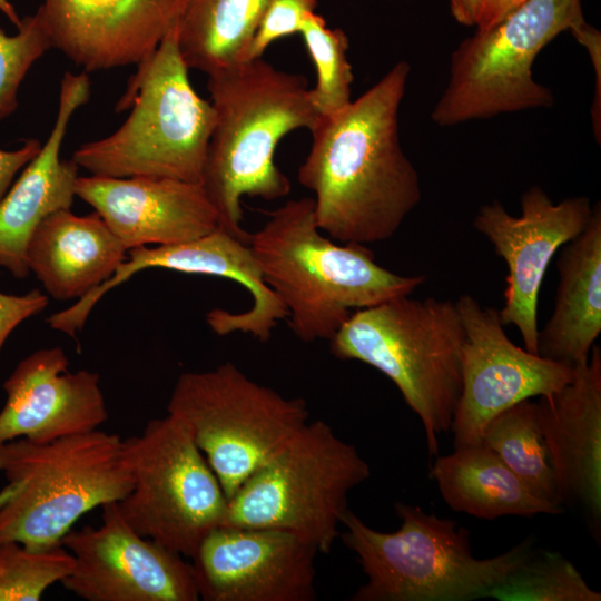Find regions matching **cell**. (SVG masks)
Instances as JSON below:
<instances>
[{
    "label": "cell",
    "instance_id": "cell-4",
    "mask_svg": "<svg viewBox=\"0 0 601 601\" xmlns=\"http://www.w3.org/2000/svg\"><path fill=\"white\" fill-rule=\"evenodd\" d=\"M116 110L131 107L111 135L80 146L72 160L90 175L203 181L215 110L190 83L178 22L137 65Z\"/></svg>",
    "mask_w": 601,
    "mask_h": 601
},
{
    "label": "cell",
    "instance_id": "cell-12",
    "mask_svg": "<svg viewBox=\"0 0 601 601\" xmlns=\"http://www.w3.org/2000/svg\"><path fill=\"white\" fill-rule=\"evenodd\" d=\"M149 268L224 277L244 286L253 299L247 311L214 308L206 314L208 326L219 336L239 332L266 342L278 322L288 316L279 296L265 282L249 245L217 227L196 239L129 249L125 262L108 280L69 307L51 314L48 325L76 338L92 308L109 290Z\"/></svg>",
    "mask_w": 601,
    "mask_h": 601
},
{
    "label": "cell",
    "instance_id": "cell-1",
    "mask_svg": "<svg viewBox=\"0 0 601 601\" xmlns=\"http://www.w3.org/2000/svg\"><path fill=\"white\" fill-rule=\"evenodd\" d=\"M411 67L396 62L343 109L311 131L298 183L314 194L318 228L342 244L390 239L420 204V176L405 155L400 107Z\"/></svg>",
    "mask_w": 601,
    "mask_h": 601
},
{
    "label": "cell",
    "instance_id": "cell-16",
    "mask_svg": "<svg viewBox=\"0 0 601 601\" xmlns=\"http://www.w3.org/2000/svg\"><path fill=\"white\" fill-rule=\"evenodd\" d=\"M315 545L287 531L219 525L193 555L205 601H313Z\"/></svg>",
    "mask_w": 601,
    "mask_h": 601
},
{
    "label": "cell",
    "instance_id": "cell-32",
    "mask_svg": "<svg viewBox=\"0 0 601 601\" xmlns=\"http://www.w3.org/2000/svg\"><path fill=\"white\" fill-rule=\"evenodd\" d=\"M48 303L47 294L38 289L23 295L0 292V352L12 331L23 321L42 312Z\"/></svg>",
    "mask_w": 601,
    "mask_h": 601
},
{
    "label": "cell",
    "instance_id": "cell-19",
    "mask_svg": "<svg viewBox=\"0 0 601 601\" xmlns=\"http://www.w3.org/2000/svg\"><path fill=\"white\" fill-rule=\"evenodd\" d=\"M75 194L129 250L201 237L218 227L204 186L171 178L78 176Z\"/></svg>",
    "mask_w": 601,
    "mask_h": 601
},
{
    "label": "cell",
    "instance_id": "cell-5",
    "mask_svg": "<svg viewBox=\"0 0 601 601\" xmlns=\"http://www.w3.org/2000/svg\"><path fill=\"white\" fill-rule=\"evenodd\" d=\"M464 341L455 302L407 295L354 311L329 339V351L387 376L421 420L430 454L437 455L461 394Z\"/></svg>",
    "mask_w": 601,
    "mask_h": 601
},
{
    "label": "cell",
    "instance_id": "cell-22",
    "mask_svg": "<svg viewBox=\"0 0 601 601\" xmlns=\"http://www.w3.org/2000/svg\"><path fill=\"white\" fill-rule=\"evenodd\" d=\"M127 253L96 211L78 216L60 209L33 231L27 264L52 298L78 300L108 280Z\"/></svg>",
    "mask_w": 601,
    "mask_h": 601
},
{
    "label": "cell",
    "instance_id": "cell-17",
    "mask_svg": "<svg viewBox=\"0 0 601 601\" xmlns=\"http://www.w3.org/2000/svg\"><path fill=\"white\" fill-rule=\"evenodd\" d=\"M188 0H43L57 48L85 71L138 65L178 22Z\"/></svg>",
    "mask_w": 601,
    "mask_h": 601
},
{
    "label": "cell",
    "instance_id": "cell-24",
    "mask_svg": "<svg viewBox=\"0 0 601 601\" xmlns=\"http://www.w3.org/2000/svg\"><path fill=\"white\" fill-rule=\"evenodd\" d=\"M430 475L453 511L477 519L563 512L561 506L534 494L482 443L455 446L452 453L437 456Z\"/></svg>",
    "mask_w": 601,
    "mask_h": 601
},
{
    "label": "cell",
    "instance_id": "cell-26",
    "mask_svg": "<svg viewBox=\"0 0 601 601\" xmlns=\"http://www.w3.org/2000/svg\"><path fill=\"white\" fill-rule=\"evenodd\" d=\"M538 496L563 508L541 433L538 403L521 401L495 415L481 442Z\"/></svg>",
    "mask_w": 601,
    "mask_h": 601
},
{
    "label": "cell",
    "instance_id": "cell-28",
    "mask_svg": "<svg viewBox=\"0 0 601 601\" xmlns=\"http://www.w3.org/2000/svg\"><path fill=\"white\" fill-rule=\"evenodd\" d=\"M299 33L316 72L315 86L309 89L312 101L321 116L332 115L352 101L348 37L342 29L329 28L316 12L306 18Z\"/></svg>",
    "mask_w": 601,
    "mask_h": 601
},
{
    "label": "cell",
    "instance_id": "cell-15",
    "mask_svg": "<svg viewBox=\"0 0 601 601\" xmlns=\"http://www.w3.org/2000/svg\"><path fill=\"white\" fill-rule=\"evenodd\" d=\"M592 210L585 196L553 203L541 187L532 186L521 196L520 216L494 200L481 206L474 217V228L508 266L500 319L519 329L530 353L538 354V300L546 268L555 253L585 228Z\"/></svg>",
    "mask_w": 601,
    "mask_h": 601
},
{
    "label": "cell",
    "instance_id": "cell-29",
    "mask_svg": "<svg viewBox=\"0 0 601 601\" xmlns=\"http://www.w3.org/2000/svg\"><path fill=\"white\" fill-rule=\"evenodd\" d=\"M73 558L61 544L36 550L17 542L0 544V601H38L71 571Z\"/></svg>",
    "mask_w": 601,
    "mask_h": 601
},
{
    "label": "cell",
    "instance_id": "cell-21",
    "mask_svg": "<svg viewBox=\"0 0 601 601\" xmlns=\"http://www.w3.org/2000/svg\"><path fill=\"white\" fill-rule=\"evenodd\" d=\"M90 97L86 72L67 71L60 82L55 124L39 154L23 168L0 200V266L17 278L30 274L28 243L50 214L70 209L79 167L60 159V150L72 115Z\"/></svg>",
    "mask_w": 601,
    "mask_h": 601
},
{
    "label": "cell",
    "instance_id": "cell-7",
    "mask_svg": "<svg viewBox=\"0 0 601 601\" xmlns=\"http://www.w3.org/2000/svg\"><path fill=\"white\" fill-rule=\"evenodd\" d=\"M0 473L20 484L0 508V544L36 550L60 545L83 514L132 487L125 440L99 428L47 443H3Z\"/></svg>",
    "mask_w": 601,
    "mask_h": 601
},
{
    "label": "cell",
    "instance_id": "cell-14",
    "mask_svg": "<svg viewBox=\"0 0 601 601\" xmlns=\"http://www.w3.org/2000/svg\"><path fill=\"white\" fill-rule=\"evenodd\" d=\"M61 545L73 558L61 584L87 601L199 600L191 563L136 532L116 502L102 506L99 526L70 530Z\"/></svg>",
    "mask_w": 601,
    "mask_h": 601
},
{
    "label": "cell",
    "instance_id": "cell-31",
    "mask_svg": "<svg viewBox=\"0 0 601 601\" xmlns=\"http://www.w3.org/2000/svg\"><path fill=\"white\" fill-rule=\"evenodd\" d=\"M316 7L317 0H268L250 43L248 60L262 58L280 38L299 33Z\"/></svg>",
    "mask_w": 601,
    "mask_h": 601
},
{
    "label": "cell",
    "instance_id": "cell-11",
    "mask_svg": "<svg viewBox=\"0 0 601 601\" xmlns=\"http://www.w3.org/2000/svg\"><path fill=\"white\" fill-rule=\"evenodd\" d=\"M125 451L132 487L118 512L140 535L191 559L223 524L228 502L204 454L169 414L126 439Z\"/></svg>",
    "mask_w": 601,
    "mask_h": 601
},
{
    "label": "cell",
    "instance_id": "cell-13",
    "mask_svg": "<svg viewBox=\"0 0 601 601\" xmlns=\"http://www.w3.org/2000/svg\"><path fill=\"white\" fill-rule=\"evenodd\" d=\"M455 303L465 341L461 394L451 424L454 447L480 443L495 415L521 401L551 395L574 377V367L516 346L497 309L471 295H462Z\"/></svg>",
    "mask_w": 601,
    "mask_h": 601
},
{
    "label": "cell",
    "instance_id": "cell-3",
    "mask_svg": "<svg viewBox=\"0 0 601 601\" xmlns=\"http://www.w3.org/2000/svg\"><path fill=\"white\" fill-rule=\"evenodd\" d=\"M316 224L314 199H292L268 213L248 245L267 285L288 312V326L305 343L329 341L353 311L407 296L424 275L393 273L362 244L338 245Z\"/></svg>",
    "mask_w": 601,
    "mask_h": 601
},
{
    "label": "cell",
    "instance_id": "cell-27",
    "mask_svg": "<svg viewBox=\"0 0 601 601\" xmlns=\"http://www.w3.org/2000/svg\"><path fill=\"white\" fill-rule=\"evenodd\" d=\"M487 598L500 601H600L571 561L556 552L531 551Z\"/></svg>",
    "mask_w": 601,
    "mask_h": 601
},
{
    "label": "cell",
    "instance_id": "cell-6",
    "mask_svg": "<svg viewBox=\"0 0 601 601\" xmlns=\"http://www.w3.org/2000/svg\"><path fill=\"white\" fill-rule=\"evenodd\" d=\"M402 523L377 531L353 511L342 518L339 534L366 575L351 601H471L487 598L530 554L525 540L487 559L473 555L470 533L456 522L395 503Z\"/></svg>",
    "mask_w": 601,
    "mask_h": 601
},
{
    "label": "cell",
    "instance_id": "cell-20",
    "mask_svg": "<svg viewBox=\"0 0 601 601\" xmlns=\"http://www.w3.org/2000/svg\"><path fill=\"white\" fill-rule=\"evenodd\" d=\"M541 433L561 504L582 511L592 531L601 524V351L574 367L573 380L536 402Z\"/></svg>",
    "mask_w": 601,
    "mask_h": 601
},
{
    "label": "cell",
    "instance_id": "cell-36",
    "mask_svg": "<svg viewBox=\"0 0 601 601\" xmlns=\"http://www.w3.org/2000/svg\"><path fill=\"white\" fill-rule=\"evenodd\" d=\"M0 10L17 28L20 26L21 19L9 0H0Z\"/></svg>",
    "mask_w": 601,
    "mask_h": 601
},
{
    "label": "cell",
    "instance_id": "cell-33",
    "mask_svg": "<svg viewBox=\"0 0 601 601\" xmlns=\"http://www.w3.org/2000/svg\"><path fill=\"white\" fill-rule=\"evenodd\" d=\"M41 146L39 140L28 139L19 149H0V200L12 185L16 175L39 154Z\"/></svg>",
    "mask_w": 601,
    "mask_h": 601
},
{
    "label": "cell",
    "instance_id": "cell-18",
    "mask_svg": "<svg viewBox=\"0 0 601 601\" xmlns=\"http://www.w3.org/2000/svg\"><path fill=\"white\" fill-rule=\"evenodd\" d=\"M3 390L0 445L17 439L47 443L97 430L108 418L99 374L69 371V359L59 346L24 357Z\"/></svg>",
    "mask_w": 601,
    "mask_h": 601
},
{
    "label": "cell",
    "instance_id": "cell-37",
    "mask_svg": "<svg viewBox=\"0 0 601 601\" xmlns=\"http://www.w3.org/2000/svg\"><path fill=\"white\" fill-rule=\"evenodd\" d=\"M19 487L18 482L8 481L7 485L0 490V508L18 492Z\"/></svg>",
    "mask_w": 601,
    "mask_h": 601
},
{
    "label": "cell",
    "instance_id": "cell-9",
    "mask_svg": "<svg viewBox=\"0 0 601 601\" xmlns=\"http://www.w3.org/2000/svg\"><path fill=\"white\" fill-rule=\"evenodd\" d=\"M588 26L581 0H525L495 26L461 41L432 120L447 127L551 107L553 93L534 80L533 62L556 36L566 30L575 36Z\"/></svg>",
    "mask_w": 601,
    "mask_h": 601
},
{
    "label": "cell",
    "instance_id": "cell-35",
    "mask_svg": "<svg viewBox=\"0 0 601 601\" xmlns=\"http://www.w3.org/2000/svg\"><path fill=\"white\" fill-rule=\"evenodd\" d=\"M483 0H450L453 18L461 24L475 27Z\"/></svg>",
    "mask_w": 601,
    "mask_h": 601
},
{
    "label": "cell",
    "instance_id": "cell-8",
    "mask_svg": "<svg viewBox=\"0 0 601 601\" xmlns=\"http://www.w3.org/2000/svg\"><path fill=\"white\" fill-rule=\"evenodd\" d=\"M370 475L353 444L322 420L307 422L228 500L221 525L292 532L329 553L349 492Z\"/></svg>",
    "mask_w": 601,
    "mask_h": 601
},
{
    "label": "cell",
    "instance_id": "cell-2",
    "mask_svg": "<svg viewBox=\"0 0 601 601\" xmlns=\"http://www.w3.org/2000/svg\"><path fill=\"white\" fill-rule=\"evenodd\" d=\"M207 89L216 120L201 185L218 227L248 244L242 198L274 200L289 194L290 181L275 164L276 148L294 130L312 131L322 116L306 78L263 57L209 75Z\"/></svg>",
    "mask_w": 601,
    "mask_h": 601
},
{
    "label": "cell",
    "instance_id": "cell-23",
    "mask_svg": "<svg viewBox=\"0 0 601 601\" xmlns=\"http://www.w3.org/2000/svg\"><path fill=\"white\" fill-rule=\"evenodd\" d=\"M553 313L539 331L538 354L571 367L587 362L601 333V206L559 253Z\"/></svg>",
    "mask_w": 601,
    "mask_h": 601
},
{
    "label": "cell",
    "instance_id": "cell-34",
    "mask_svg": "<svg viewBox=\"0 0 601 601\" xmlns=\"http://www.w3.org/2000/svg\"><path fill=\"white\" fill-rule=\"evenodd\" d=\"M524 1L525 0H483L479 19L475 24L476 30H484L495 26Z\"/></svg>",
    "mask_w": 601,
    "mask_h": 601
},
{
    "label": "cell",
    "instance_id": "cell-25",
    "mask_svg": "<svg viewBox=\"0 0 601 601\" xmlns=\"http://www.w3.org/2000/svg\"><path fill=\"white\" fill-rule=\"evenodd\" d=\"M268 0H188L178 20V46L188 69L207 76L248 60Z\"/></svg>",
    "mask_w": 601,
    "mask_h": 601
},
{
    "label": "cell",
    "instance_id": "cell-30",
    "mask_svg": "<svg viewBox=\"0 0 601 601\" xmlns=\"http://www.w3.org/2000/svg\"><path fill=\"white\" fill-rule=\"evenodd\" d=\"M18 32L8 36L0 29V120L17 108L18 88L31 66L52 48L41 11L21 19Z\"/></svg>",
    "mask_w": 601,
    "mask_h": 601
},
{
    "label": "cell",
    "instance_id": "cell-10",
    "mask_svg": "<svg viewBox=\"0 0 601 601\" xmlns=\"http://www.w3.org/2000/svg\"><path fill=\"white\" fill-rule=\"evenodd\" d=\"M167 414L204 454L227 500L308 421L302 397H285L249 378L231 362L183 373Z\"/></svg>",
    "mask_w": 601,
    "mask_h": 601
}]
</instances>
